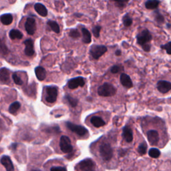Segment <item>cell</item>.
<instances>
[{"label": "cell", "mask_w": 171, "mask_h": 171, "mask_svg": "<svg viewBox=\"0 0 171 171\" xmlns=\"http://www.w3.org/2000/svg\"><path fill=\"white\" fill-rule=\"evenodd\" d=\"M116 93V88L111 84L105 83L98 88V94L100 96L109 97L115 96Z\"/></svg>", "instance_id": "cell-1"}, {"label": "cell", "mask_w": 171, "mask_h": 171, "mask_svg": "<svg viewBox=\"0 0 171 171\" xmlns=\"http://www.w3.org/2000/svg\"><path fill=\"white\" fill-rule=\"evenodd\" d=\"M100 154L102 158L106 161H108L111 160L113 155V151L112 147L109 144L104 143L100 146Z\"/></svg>", "instance_id": "cell-2"}, {"label": "cell", "mask_w": 171, "mask_h": 171, "mask_svg": "<svg viewBox=\"0 0 171 171\" xmlns=\"http://www.w3.org/2000/svg\"><path fill=\"white\" fill-rule=\"evenodd\" d=\"M107 52V48L104 45H94L91 47L90 54L95 60H98Z\"/></svg>", "instance_id": "cell-3"}, {"label": "cell", "mask_w": 171, "mask_h": 171, "mask_svg": "<svg viewBox=\"0 0 171 171\" xmlns=\"http://www.w3.org/2000/svg\"><path fill=\"white\" fill-rule=\"evenodd\" d=\"M60 149L64 153H70L73 150V146H72L70 139L66 136H61L60 140Z\"/></svg>", "instance_id": "cell-4"}, {"label": "cell", "mask_w": 171, "mask_h": 171, "mask_svg": "<svg viewBox=\"0 0 171 171\" xmlns=\"http://www.w3.org/2000/svg\"><path fill=\"white\" fill-rule=\"evenodd\" d=\"M46 91V97L45 99L49 103H54L57 100L58 97V88L55 86L45 87Z\"/></svg>", "instance_id": "cell-5"}, {"label": "cell", "mask_w": 171, "mask_h": 171, "mask_svg": "<svg viewBox=\"0 0 171 171\" xmlns=\"http://www.w3.org/2000/svg\"><path fill=\"white\" fill-rule=\"evenodd\" d=\"M66 126L69 128L72 132L76 133V134L80 136H85L88 134V130H87V129L84 126L74 124L72 122H69L66 123Z\"/></svg>", "instance_id": "cell-6"}, {"label": "cell", "mask_w": 171, "mask_h": 171, "mask_svg": "<svg viewBox=\"0 0 171 171\" xmlns=\"http://www.w3.org/2000/svg\"><path fill=\"white\" fill-rule=\"evenodd\" d=\"M95 163L90 158H86L79 163L78 167L81 171H94L95 169Z\"/></svg>", "instance_id": "cell-7"}, {"label": "cell", "mask_w": 171, "mask_h": 171, "mask_svg": "<svg viewBox=\"0 0 171 171\" xmlns=\"http://www.w3.org/2000/svg\"><path fill=\"white\" fill-rule=\"evenodd\" d=\"M136 37H137L138 43L141 45L148 44V42H149L150 41H151L152 38H153L150 33L147 29L143 30L142 32H140L138 34Z\"/></svg>", "instance_id": "cell-8"}, {"label": "cell", "mask_w": 171, "mask_h": 171, "mask_svg": "<svg viewBox=\"0 0 171 171\" xmlns=\"http://www.w3.org/2000/svg\"><path fill=\"white\" fill-rule=\"evenodd\" d=\"M25 28L29 35H33L36 30V24L35 19L28 17L25 24Z\"/></svg>", "instance_id": "cell-9"}, {"label": "cell", "mask_w": 171, "mask_h": 171, "mask_svg": "<svg viewBox=\"0 0 171 171\" xmlns=\"http://www.w3.org/2000/svg\"><path fill=\"white\" fill-rule=\"evenodd\" d=\"M85 84V80L82 77H77L71 79L68 82V86L70 89H76L78 87H83Z\"/></svg>", "instance_id": "cell-10"}, {"label": "cell", "mask_w": 171, "mask_h": 171, "mask_svg": "<svg viewBox=\"0 0 171 171\" xmlns=\"http://www.w3.org/2000/svg\"><path fill=\"white\" fill-rule=\"evenodd\" d=\"M148 140L149 143L153 146L157 145L159 141V134L157 130H151L147 132Z\"/></svg>", "instance_id": "cell-11"}, {"label": "cell", "mask_w": 171, "mask_h": 171, "mask_svg": "<svg viewBox=\"0 0 171 171\" xmlns=\"http://www.w3.org/2000/svg\"><path fill=\"white\" fill-rule=\"evenodd\" d=\"M157 88L160 92L166 94L171 90V83L165 80H160L157 83Z\"/></svg>", "instance_id": "cell-12"}, {"label": "cell", "mask_w": 171, "mask_h": 171, "mask_svg": "<svg viewBox=\"0 0 171 171\" xmlns=\"http://www.w3.org/2000/svg\"><path fill=\"white\" fill-rule=\"evenodd\" d=\"M1 163L7 171H14V166L11 158L8 156H3L1 159Z\"/></svg>", "instance_id": "cell-13"}, {"label": "cell", "mask_w": 171, "mask_h": 171, "mask_svg": "<svg viewBox=\"0 0 171 171\" xmlns=\"http://www.w3.org/2000/svg\"><path fill=\"white\" fill-rule=\"evenodd\" d=\"M120 80L123 86L126 87L127 88H130L133 86L132 82L128 75L126 74H122L120 78Z\"/></svg>", "instance_id": "cell-14"}, {"label": "cell", "mask_w": 171, "mask_h": 171, "mask_svg": "<svg viewBox=\"0 0 171 171\" xmlns=\"http://www.w3.org/2000/svg\"><path fill=\"white\" fill-rule=\"evenodd\" d=\"M24 44L25 45V54L28 56H32L34 54L33 41L30 39L24 41Z\"/></svg>", "instance_id": "cell-15"}, {"label": "cell", "mask_w": 171, "mask_h": 171, "mask_svg": "<svg viewBox=\"0 0 171 171\" xmlns=\"http://www.w3.org/2000/svg\"><path fill=\"white\" fill-rule=\"evenodd\" d=\"M122 136L124 140H126L127 142H131L133 140V134L132 129L128 126H124L123 128Z\"/></svg>", "instance_id": "cell-16"}, {"label": "cell", "mask_w": 171, "mask_h": 171, "mask_svg": "<svg viewBox=\"0 0 171 171\" xmlns=\"http://www.w3.org/2000/svg\"><path fill=\"white\" fill-rule=\"evenodd\" d=\"M34 9H35L36 12L39 15H40L41 16L45 17L48 15V10L46 7L43 4H41V3H36L35 6H34Z\"/></svg>", "instance_id": "cell-17"}, {"label": "cell", "mask_w": 171, "mask_h": 171, "mask_svg": "<svg viewBox=\"0 0 171 171\" xmlns=\"http://www.w3.org/2000/svg\"><path fill=\"white\" fill-rule=\"evenodd\" d=\"M10 72L6 68H2L0 70V82L6 84L9 82Z\"/></svg>", "instance_id": "cell-18"}, {"label": "cell", "mask_w": 171, "mask_h": 171, "mask_svg": "<svg viewBox=\"0 0 171 171\" xmlns=\"http://www.w3.org/2000/svg\"><path fill=\"white\" fill-rule=\"evenodd\" d=\"M35 73L37 78L40 81L44 80L45 79V77H46V71H45L44 68L41 66L36 68Z\"/></svg>", "instance_id": "cell-19"}, {"label": "cell", "mask_w": 171, "mask_h": 171, "mask_svg": "<svg viewBox=\"0 0 171 171\" xmlns=\"http://www.w3.org/2000/svg\"><path fill=\"white\" fill-rule=\"evenodd\" d=\"M91 123L92 124L93 126L96 128H100L103 126L105 125V122L102 118L99 116H93L92 119H90Z\"/></svg>", "instance_id": "cell-20"}, {"label": "cell", "mask_w": 171, "mask_h": 171, "mask_svg": "<svg viewBox=\"0 0 171 171\" xmlns=\"http://www.w3.org/2000/svg\"><path fill=\"white\" fill-rule=\"evenodd\" d=\"M82 32L83 35L82 41H84V43L90 44L91 42V41H92V36H91L90 32L86 28H82Z\"/></svg>", "instance_id": "cell-21"}, {"label": "cell", "mask_w": 171, "mask_h": 171, "mask_svg": "<svg viewBox=\"0 0 171 171\" xmlns=\"http://www.w3.org/2000/svg\"><path fill=\"white\" fill-rule=\"evenodd\" d=\"M0 20H1V21L3 24H4L6 25H8L11 24V22L13 21V16L12 15L10 14H4L1 16Z\"/></svg>", "instance_id": "cell-22"}, {"label": "cell", "mask_w": 171, "mask_h": 171, "mask_svg": "<svg viewBox=\"0 0 171 171\" xmlns=\"http://www.w3.org/2000/svg\"><path fill=\"white\" fill-rule=\"evenodd\" d=\"M10 37L11 40H20L23 37V34L17 29H11L10 32Z\"/></svg>", "instance_id": "cell-23"}, {"label": "cell", "mask_w": 171, "mask_h": 171, "mask_svg": "<svg viewBox=\"0 0 171 171\" xmlns=\"http://www.w3.org/2000/svg\"><path fill=\"white\" fill-rule=\"evenodd\" d=\"M159 3L160 2L158 1H157V0H150V1H148L146 2L145 6L147 9L153 10L157 8L159 5Z\"/></svg>", "instance_id": "cell-24"}, {"label": "cell", "mask_w": 171, "mask_h": 171, "mask_svg": "<svg viewBox=\"0 0 171 171\" xmlns=\"http://www.w3.org/2000/svg\"><path fill=\"white\" fill-rule=\"evenodd\" d=\"M21 107V104L19 102H14V103L11 104L9 108V112L11 114L14 115L15 113L17 112L19 109Z\"/></svg>", "instance_id": "cell-25"}, {"label": "cell", "mask_w": 171, "mask_h": 171, "mask_svg": "<svg viewBox=\"0 0 171 171\" xmlns=\"http://www.w3.org/2000/svg\"><path fill=\"white\" fill-rule=\"evenodd\" d=\"M48 25L50 26L52 31H54L56 33H60V27H59V25L58 24V23L54 21L50 20L48 21Z\"/></svg>", "instance_id": "cell-26"}, {"label": "cell", "mask_w": 171, "mask_h": 171, "mask_svg": "<svg viewBox=\"0 0 171 171\" xmlns=\"http://www.w3.org/2000/svg\"><path fill=\"white\" fill-rule=\"evenodd\" d=\"M65 98L72 107H76V106H77L78 100L76 99V98L72 97L71 96H69V95H67V96H66Z\"/></svg>", "instance_id": "cell-27"}, {"label": "cell", "mask_w": 171, "mask_h": 171, "mask_svg": "<svg viewBox=\"0 0 171 171\" xmlns=\"http://www.w3.org/2000/svg\"><path fill=\"white\" fill-rule=\"evenodd\" d=\"M149 154L150 157L154 158H157L160 157L161 155V152L159 150H158L157 149H151L149 152Z\"/></svg>", "instance_id": "cell-28"}, {"label": "cell", "mask_w": 171, "mask_h": 171, "mask_svg": "<svg viewBox=\"0 0 171 171\" xmlns=\"http://www.w3.org/2000/svg\"><path fill=\"white\" fill-rule=\"evenodd\" d=\"M7 52H8V49H7L4 41L0 38V53L2 54H6Z\"/></svg>", "instance_id": "cell-29"}, {"label": "cell", "mask_w": 171, "mask_h": 171, "mask_svg": "<svg viewBox=\"0 0 171 171\" xmlns=\"http://www.w3.org/2000/svg\"><path fill=\"white\" fill-rule=\"evenodd\" d=\"M123 24L126 27H129V26L132 25V20L128 15H126V16H124V17H123Z\"/></svg>", "instance_id": "cell-30"}, {"label": "cell", "mask_w": 171, "mask_h": 171, "mask_svg": "<svg viewBox=\"0 0 171 171\" xmlns=\"http://www.w3.org/2000/svg\"><path fill=\"white\" fill-rule=\"evenodd\" d=\"M146 149H147V146L146 143H142L140 144L138 148V152L139 153V154H145L146 153Z\"/></svg>", "instance_id": "cell-31"}, {"label": "cell", "mask_w": 171, "mask_h": 171, "mask_svg": "<svg viewBox=\"0 0 171 171\" xmlns=\"http://www.w3.org/2000/svg\"><path fill=\"white\" fill-rule=\"evenodd\" d=\"M69 36L72 37V38L77 39V38H79V37H80V32H79L78 29H73L70 32Z\"/></svg>", "instance_id": "cell-32"}, {"label": "cell", "mask_w": 171, "mask_h": 171, "mask_svg": "<svg viewBox=\"0 0 171 171\" xmlns=\"http://www.w3.org/2000/svg\"><path fill=\"white\" fill-rule=\"evenodd\" d=\"M12 78L14 80V82L16 83L17 85L21 86L23 84V81H22L21 78L17 74H14L12 76Z\"/></svg>", "instance_id": "cell-33"}, {"label": "cell", "mask_w": 171, "mask_h": 171, "mask_svg": "<svg viewBox=\"0 0 171 171\" xmlns=\"http://www.w3.org/2000/svg\"><path fill=\"white\" fill-rule=\"evenodd\" d=\"M161 48L163 49V50H165L166 51L167 54L171 55V41L167 43L165 45H161Z\"/></svg>", "instance_id": "cell-34"}, {"label": "cell", "mask_w": 171, "mask_h": 171, "mask_svg": "<svg viewBox=\"0 0 171 171\" xmlns=\"http://www.w3.org/2000/svg\"><path fill=\"white\" fill-rule=\"evenodd\" d=\"M155 20L159 24H162L165 21L164 17H163L162 15L159 13H157V15H156V16H155Z\"/></svg>", "instance_id": "cell-35"}, {"label": "cell", "mask_w": 171, "mask_h": 171, "mask_svg": "<svg viewBox=\"0 0 171 171\" xmlns=\"http://www.w3.org/2000/svg\"><path fill=\"white\" fill-rule=\"evenodd\" d=\"M100 29H101V27L100 26L96 25L95 26L92 28V32L94 36L96 37H98L100 36Z\"/></svg>", "instance_id": "cell-36"}, {"label": "cell", "mask_w": 171, "mask_h": 171, "mask_svg": "<svg viewBox=\"0 0 171 171\" xmlns=\"http://www.w3.org/2000/svg\"><path fill=\"white\" fill-rule=\"evenodd\" d=\"M50 171H67L65 167L62 166H54L51 168Z\"/></svg>", "instance_id": "cell-37"}, {"label": "cell", "mask_w": 171, "mask_h": 171, "mask_svg": "<svg viewBox=\"0 0 171 171\" xmlns=\"http://www.w3.org/2000/svg\"><path fill=\"white\" fill-rule=\"evenodd\" d=\"M120 71V68L118 66H115L111 68V72L113 74H116Z\"/></svg>", "instance_id": "cell-38"}, {"label": "cell", "mask_w": 171, "mask_h": 171, "mask_svg": "<svg viewBox=\"0 0 171 171\" xmlns=\"http://www.w3.org/2000/svg\"><path fill=\"white\" fill-rule=\"evenodd\" d=\"M142 48L144 51L146 52H149L150 50V45L149 44H146L142 45Z\"/></svg>", "instance_id": "cell-39"}, {"label": "cell", "mask_w": 171, "mask_h": 171, "mask_svg": "<svg viewBox=\"0 0 171 171\" xmlns=\"http://www.w3.org/2000/svg\"><path fill=\"white\" fill-rule=\"evenodd\" d=\"M125 3H126V2H116L115 3V4L118 6V7H122L125 6Z\"/></svg>", "instance_id": "cell-40"}, {"label": "cell", "mask_w": 171, "mask_h": 171, "mask_svg": "<svg viewBox=\"0 0 171 171\" xmlns=\"http://www.w3.org/2000/svg\"><path fill=\"white\" fill-rule=\"evenodd\" d=\"M17 144H16V143L13 144L11 146V149H12V150H16V148H17Z\"/></svg>", "instance_id": "cell-41"}, {"label": "cell", "mask_w": 171, "mask_h": 171, "mask_svg": "<svg viewBox=\"0 0 171 171\" xmlns=\"http://www.w3.org/2000/svg\"><path fill=\"white\" fill-rule=\"evenodd\" d=\"M115 54L116 56H120L121 55V51L120 50H117L116 52H115Z\"/></svg>", "instance_id": "cell-42"}, {"label": "cell", "mask_w": 171, "mask_h": 171, "mask_svg": "<svg viewBox=\"0 0 171 171\" xmlns=\"http://www.w3.org/2000/svg\"><path fill=\"white\" fill-rule=\"evenodd\" d=\"M31 171H41L40 170H36V169H32Z\"/></svg>", "instance_id": "cell-43"}]
</instances>
